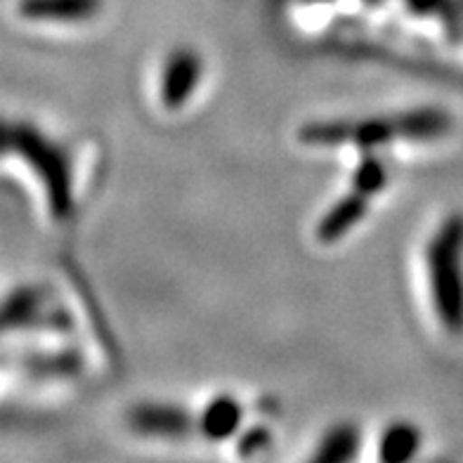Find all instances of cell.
<instances>
[{
	"label": "cell",
	"instance_id": "1",
	"mask_svg": "<svg viewBox=\"0 0 463 463\" xmlns=\"http://www.w3.org/2000/svg\"><path fill=\"white\" fill-rule=\"evenodd\" d=\"M451 130V116L439 107H419L397 114L369 116L360 121H317L300 128V142L310 146L354 145L369 152L397 140H438Z\"/></svg>",
	"mask_w": 463,
	"mask_h": 463
},
{
	"label": "cell",
	"instance_id": "2",
	"mask_svg": "<svg viewBox=\"0 0 463 463\" xmlns=\"http://www.w3.org/2000/svg\"><path fill=\"white\" fill-rule=\"evenodd\" d=\"M426 279L438 322L463 334V213L447 215L428 239Z\"/></svg>",
	"mask_w": 463,
	"mask_h": 463
},
{
	"label": "cell",
	"instance_id": "3",
	"mask_svg": "<svg viewBox=\"0 0 463 463\" xmlns=\"http://www.w3.org/2000/svg\"><path fill=\"white\" fill-rule=\"evenodd\" d=\"M7 149L29 165L43 187L50 215L64 220L73 208V173L67 152L29 123L7 126Z\"/></svg>",
	"mask_w": 463,
	"mask_h": 463
},
{
	"label": "cell",
	"instance_id": "4",
	"mask_svg": "<svg viewBox=\"0 0 463 463\" xmlns=\"http://www.w3.org/2000/svg\"><path fill=\"white\" fill-rule=\"evenodd\" d=\"M203 76L202 55L192 48H175L165 57L159 76V99L164 109L180 111L199 90Z\"/></svg>",
	"mask_w": 463,
	"mask_h": 463
},
{
	"label": "cell",
	"instance_id": "5",
	"mask_svg": "<svg viewBox=\"0 0 463 463\" xmlns=\"http://www.w3.org/2000/svg\"><path fill=\"white\" fill-rule=\"evenodd\" d=\"M128 423L135 433L145 438H164L177 439L196 428V420L184 411L180 404L165 402H145L135 404L128 414Z\"/></svg>",
	"mask_w": 463,
	"mask_h": 463
},
{
	"label": "cell",
	"instance_id": "6",
	"mask_svg": "<svg viewBox=\"0 0 463 463\" xmlns=\"http://www.w3.org/2000/svg\"><path fill=\"white\" fill-rule=\"evenodd\" d=\"M61 322H67L64 312L50 307L48 293H43L38 287H22L14 288L5 298L3 307V326L5 331H13L17 326H43L50 324L57 329Z\"/></svg>",
	"mask_w": 463,
	"mask_h": 463
},
{
	"label": "cell",
	"instance_id": "7",
	"mask_svg": "<svg viewBox=\"0 0 463 463\" xmlns=\"http://www.w3.org/2000/svg\"><path fill=\"white\" fill-rule=\"evenodd\" d=\"M102 0H19L17 14L29 22L79 24L99 13Z\"/></svg>",
	"mask_w": 463,
	"mask_h": 463
},
{
	"label": "cell",
	"instance_id": "8",
	"mask_svg": "<svg viewBox=\"0 0 463 463\" xmlns=\"http://www.w3.org/2000/svg\"><path fill=\"white\" fill-rule=\"evenodd\" d=\"M369 199H372V196L362 194V192L350 187V192H347L345 196H341V199H338L317 222L315 237H317L319 244H335V241H341L354 225H360L362 218H364L366 211H369Z\"/></svg>",
	"mask_w": 463,
	"mask_h": 463
},
{
	"label": "cell",
	"instance_id": "9",
	"mask_svg": "<svg viewBox=\"0 0 463 463\" xmlns=\"http://www.w3.org/2000/svg\"><path fill=\"white\" fill-rule=\"evenodd\" d=\"M244 420V409L232 395H215L196 419V428L211 442H222L237 435Z\"/></svg>",
	"mask_w": 463,
	"mask_h": 463
},
{
	"label": "cell",
	"instance_id": "10",
	"mask_svg": "<svg viewBox=\"0 0 463 463\" xmlns=\"http://www.w3.org/2000/svg\"><path fill=\"white\" fill-rule=\"evenodd\" d=\"M420 447L419 428L409 420H395L378 439V458L385 463H404L416 457Z\"/></svg>",
	"mask_w": 463,
	"mask_h": 463
},
{
	"label": "cell",
	"instance_id": "11",
	"mask_svg": "<svg viewBox=\"0 0 463 463\" xmlns=\"http://www.w3.org/2000/svg\"><path fill=\"white\" fill-rule=\"evenodd\" d=\"M362 445L360 430L353 423H338L324 433L317 449L312 454V461L317 463H345L357 457Z\"/></svg>",
	"mask_w": 463,
	"mask_h": 463
},
{
	"label": "cell",
	"instance_id": "12",
	"mask_svg": "<svg viewBox=\"0 0 463 463\" xmlns=\"http://www.w3.org/2000/svg\"><path fill=\"white\" fill-rule=\"evenodd\" d=\"M24 369L31 376L41 378H61L71 376L80 369V360L76 353H52V354H33V357H26Z\"/></svg>",
	"mask_w": 463,
	"mask_h": 463
},
{
	"label": "cell",
	"instance_id": "13",
	"mask_svg": "<svg viewBox=\"0 0 463 463\" xmlns=\"http://www.w3.org/2000/svg\"><path fill=\"white\" fill-rule=\"evenodd\" d=\"M385 184H388V168H385V164L376 159V156H372V154H366L353 173V189H357V192L366 196H373L378 192H383Z\"/></svg>",
	"mask_w": 463,
	"mask_h": 463
},
{
	"label": "cell",
	"instance_id": "14",
	"mask_svg": "<svg viewBox=\"0 0 463 463\" xmlns=\"http://www.w3.org/2000/svg\"><path fill=\"white\" fill-rule=\"evenodd\" d=\"M268 439H269L268 430H262V428L246 430V435L241 438V445H239V451H241V454H253V451L268 447Z\"/></svg>",
	"mask_w": 463,
	"mask_h": 463
}]
</instances>
